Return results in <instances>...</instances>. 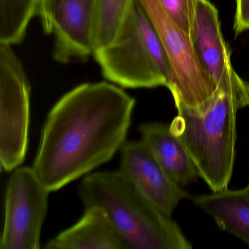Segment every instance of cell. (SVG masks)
Instances as JSON below:
<instances>
[{
  "label": "cell",
  "instance_id": "obj_1",
  "mask_svg": "<svg viewBox=\"0 0 249 249\" xmlns=\"http://www.w3.org/2000/svg\"><path fill=\"white\" fill-rule=\"evenodd\" d=\"M135 99L115 84L85 83L49 112L33 168L50 192L113 159L126 141Z\"/></svg>",
  "mask_w": 249,
  "mask_h": 249
},
{
  "label": "cell",
  "instance_id": "obj_2",
  "mask_svg": "<svg viewBox=\"0 0 249 249\" xmlns=\"http://www.w3.org/2000/svg\"><path fill=\"white\" fill-rule=\"evenodd\" d=\"M249 106V84L234 70L203 106L177 110L170 124L212 192L228 189L235 161L237 113Z\"/></svg>",
  "mask_w": 249,
  "mask_h": 249
},
{
  "label": "cell",
  "instance_id": "obj_3",
  "mask_svg": "<svg viewBox=\"0 0 249 249\" xmlns=\"http://www.w3.org/2000/svg\"><path fill=\"white\" fill-rule=\"evenodd\" d=\"M79 195L85 208L105 211L129 249H192L172 217L153 205L119 170L87 175Z\"/></svg>",
  "mask_w": 249,
  "mask_h": 249
},
{
  "label": "cell",
  "instance_id": "obj_4",
  "mask_svg": "<svg viewBox=\"0 0 249 249\" xmlns=\"http://www.w3.org/2000/svg\"><path fill=\"white\" fill-rule=\"evenodd\" d=\"M104 78L127 89L168 87L170 62L149 16L135 0L111 44L94 53Z\"/></svg>",
  "mask_w": 249,
  "mask_h": 249
},
{
  "label": "cell",
  "instance_id": "obj_5",
  "mask_svg": "<svg viewBox=\"0 0 249 249\" xmlns=\"http://www.w3.org/2000/svg\"><path fill=\"white\" fill-rule=\"evenodd\" d=\"M164 46L170 62L171 78L168 89L176 109L196 108L213 95L217 87L202 68L192 38L170 18L159 0H139Z\"/></svg>",
  "mask_w": 249,
  "mask_h": 249
},
{
  "label": "cell",
  "instance_id": "obj_6",
  "mask_svg": "<svg viewBox=\"0 0 249 249\" xmlns=\"http://www.w3.org/2000/svg\"><path fill=\"white\" fill-rule=\"evenodd\" d=\"M30 122V85L12 46L0 45V164L14 171L25 159Z\"/></svg>",
  "mask_w": 249,
  "mask_h": 249
},
{
  "label": "cell",
  "instance_id": "obj_7",
  "mask_svg": "<svg viewBox=\"0 0 249 249\" xmlns=\"http://www.w3.org/2000/svg\"><path fill=\"white\" fill-rule=\"evenodd\" d=\"M5 196L1 249H38L50 192L33 167L12 171Z\"/></svg>",
  "mask_w": 249,
  "mask_h": 249
},
{
  "label": "cell",
  "instance_id": "obj_8",
  "mask_svg": "<svg viewBox=\"0 0 249 249\" xmlns=\"http://www.w3.org/2000/svg\"><path fill=\"white\" fill-rule=\"evenodd\" d=\"M96 0H40L38 16L46 34L54 37L53 57L59 63L94 55Z\"/></svg>",
  "mask_w": 249,
  "mask_h": 249
},
{
  "label": "cell",
  "instance_id": "obj_9",
  "mask_svg": "<svg viewBox=\"0 0 249 249\" xmlns=\"http://www.w3.org/2000/svg\"><path fill=\"white\" fill-rule=\"evenodd\" d=\"M121 151L119 170L161 212L172 217L176 207L189 196L141 141H126Z\"/></svg>",
  "mask_w": 249,
  "mask_h": 249
},
{
  "label": "cell",
  "instance_id": "obj_10",
  "mask_svg": "<svg viewBox=\"0 0 249 249\" xmlns=\"http://www.w3.org/2000/svg\"><path fill=\"white\" fill-rule=\"evenodd\" d=\"M192 40L202 68L218 86L234 68L221 33L218 10L208 0L196 2Z\"/></svg>",
  "mask_w": 249,
  "mask_h": 249
},
{
  "label": "cell",
  "instance_id": "obj_11",
  "mask_svg": "<svg viewBox=\"0 0 249 249\" xmlns=\"http://www.w3.org/2000/svg\"><path fill=\"white\" fill-rule=\"evenodd\" d=\"M139 131L141 140L178 184L186 186L197 180V168L184 144L172 131L170 124L148 122L141 124Z\"/></svg>",
  "mask_w": 249,
  "mask_h": 249
},
{
  "label": "cell",
  "instance_id": "obj_12",
  "mask_svg": "<svg viewBox=\"0 0 249 249\" xmlns=\"http://www.w3.org/2000/svg\"><path fill=\"white\" fill-rule=\"evenodd\" d=\"M46 249H129L102 208H85L76 224L49 240Z\"/></svg>",
  "mask_w": 249,
  "mask_h": 249
},
{
  "label": "cell",
  "instance_id": "obj_13",
  "mask_svg": "<svg viewBox=\"0 0 249 249\" xmlns=\"http://www.w3.org/2000/svg\"><path fill=\"white\" fill-rule=\"evenodd\" d=\"M220 229L243 240L249 246V186L241 189H225L192 197Z\"/></svg>",
  "mask_w": 249,
  "mask_h": 249
},
{
  "label": "cell",
  "instance_id": "obj_14",
  "mask_svg": "<svg viewBox=\"0 0 249 249\" xmlns=\"http://www.w3.org/2000/svg\"><path fill=\"white\" fill-rule=\"evenodd\" d=\"M40 0H0V45L22 43L35 16L38 15Z\"/></svg>",
  "mask_w": 249,
  "mask_h": 249
},
{
  "label": "cell",
  "instance_id": "obj_15",
  "mask_svg": "<svg viewBox=\"0 0 249 249\" xmlns=\"http://www.w3.org/2000/svg\"><path fill=\"white\" fill-rule=\"evenodd\" d=\"M135 0H96L94 52L111 44L120 33Z\"/></svg>",
  "mask_w": 249,
  "mask_h": 249
},
{
  "label": "cell",
  "instance_id": "obj_16",
  "mask_svg": "<svg viewBox=\"0 0 249 249\" xmlns=\"http://www.w3.org/2000/svg\"><path fill=\"white\" fill-rule=\"evenodd\" d=\"M164 11L192 38L197 0H159Z\"/></svg>",
  "mask_w": 249,
  "mask_h": 249
},
{
  "label": "cell",
  "instance_id": "obj_17",
  "mask_svg": "<svg viewBox=\"0 0 249 249\" xmlns=\"http://www.w3.org/2000/svg\"><path fill=\"white\" fill-rule=\"evenodd\" d=\"M249 30V0H236L234 30L236 35Z\"/></svg>",
  "mask_w": 249,
  "mask_h": 249
},
{
  "label": "cell",
  "instance_id": "obj_18",
  "mask_svg": "<svg viewBox=\"0 0 249 249\" xmlns=\"http://www.w3.org/2000/svg\"></svg>",
  "mask_w": 249,
  "mask_h": 249
}]
</instances>
